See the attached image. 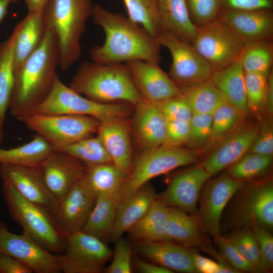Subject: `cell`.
Listing matches in <instances>:
<instances>
[{"label":"cell","instance_id":"cell-21","mask_svg":"<svg viewBox=\"0 0 273 273\" xmlns=\"http://www.w3.org/2000/svg\"><path fill=\"white\" fill-rule=\"evenodd\" d=\"M134 249L140 255L172 272L196 273L193 249L174 242L135 241Z\"/></svg>","mask_w":273,"mask_h":273},{"label":"cell","instance_id":"cell-49","mask_svg":"<svg viewBox=\"0 0 273 273\" xmlns=\"http://www.w3.org/2000/svg\"><path fill=\"white\" fill-rule=\"evenodd\" d=\"M248 152L266 156L273 154V125L270 118L263 121L248 150Z\"/></svg>","mask_w":273,"mask_h":273},{"label":"cell","instance_id":"cell-32","mask_svg":"<svg viewBox=\"0 0 273 273\" xmlns=\"http://www.w3.org/2000/svg\"><path fill=\"white\" fill-rule=\"evenodd\" d=\"M55 150L42 137L36 134L29 142L10 148L0 147V164L39 167Z\"/></svg>","mask_w":273,"mask_h":273},{"label":"cell","instance_id":"cell-2","mask_svg":"<svg viewBox=\"0 0 273 273\" xmlns=\"http://www.w3.org/2000/svg\"><path fill=\"white\" fill-rule=\"evenodd\" d=\"M59 64L55 34L46 29L37 48L15 71L9 109L17 119L31 113L51 90Z\"/></svg>","mask_w":273,"mask_h":273},{"label":"cell","instance_id":"cell-24","mask_svg":"<svg viewBox=\"0 0 273 273\" xmlns=\"http://www.w3.org/2000/svg\"><path fill=\"white\" fill-rule=\"evenodd\" d=\"M133 107V132L142 150L164 145L167 121L158 105L142 98Z\"/></svg>","mask_w":273,"mask_h":273},{"label":"cell","instance_id":"cell-45","mask_svg":"<svg viewBox=\"0 0 273 273\" xmlns=\"http://www.w3.org/2000/svg\"><path fill=\"white\" fill-rule=\"evenodd\" d=\"M112 260L103 272L105 273H130L132 272V250L130 244L122 237L115 243Z\"/></svg>","mask_w":273,"mask_h":273},{"label":"cell","instance_id":"cell-29","mask_svg":"<svg viewBox=\"0 0 273 273\" xmlns=\"http://www.w3.org/2000/svg\"><path fill=\"white\" fill-rule=\"evenodd\" d=\"M163 32L192 44L198 26L192 21L186 0H157Z\"/></svg>","mask_w":273,"mask_h":273},{"label":"cell","instance_id":"cell-19","mask_svg":"<svg viewBox=\"0 0 273 273\" xmlns=\"http://www.w3.org/2000/svg\"><path fill=\"white\" fill-rule=\"evenodd\" d=\"M258 128V125L236 128L219 142L199 164L211 176L230 167L248 152Z\"/></svg>","mask_w":273,"mask_h":273},{"label":"cell","instance_id":"cell-55","mask_svg":"<svg viewBox=\"0 0 273 273\" xmlns=\"http://www.w3.org/2000/svg\"><path fill=\"white\" fill-rule=\"evenodd\" d=\"M265 111L271 116L273 112V73L271 70L267 75V89Z\"/></svg>","mask_w":273,"mask_h":273},{"label":"cell","instance_id":"cell-46","mask_svg":"<svg viewBox=\"0 0 273 273\" xmlns=\"http://www.w3.org/2000/svg\"><path fill=\"white\" fill-rule=\"evenodd\" d=\"M156 104L166 120L190 121L193 114L189 102L181 93Z\"/></svg>","mask_w":273,"mask_h":273},{"label":"cell","instance_id":"cell-22","mask_svg":"<svg viewBox=\"0 0 273 273\" xmlns=\"http://www.w3.org/2000/svg\"><path fill=\"white\" fill-rule=\"evenodd\" d=\"M96 201L82 187L80 180L58 201L54 215L66 236L82 230Z\"/></svg>","mask_w":273,"mask_h":273},{"label":"cell","instance_id":"cell-56","mask_svg":"<svg viewBox=\"0 0 273 273\" xmlns=\"http://www.w3.org/2000/svg\"><path fill=\"white\" fill-rule=\"evenodd\" d=\"M28 12L43 11L49 0H22Z\"/></svg>","mask_w":273,"mask_h":273},{"label":"cell","instance_id":"cell-57","mask_svg":"<svg viewBox=\"0 0 273 273\" xmlns=\"http://www.w3.org/2000/svg\"><path fill=\"white\" fill-rule=\"evenodd\" d=\"M18 0H0V23L5 17L9 6Z\"/></svg>","mask_w":273,"mask_h":273},{"label":"cell","instance_id":"cell-15","mask_svg":"<svg viewBox=\"0 0 273 273\" xmlns=\"http://www.w3.org/2000/svg\"><path fill=\"white\" fill-rule=\"evenodd\" d=\"M159 62L135 60L125 63L142 97L159 103L181 93L179 87L160 67Z\"/></svg>","mask_w":273,"mask_h":273},{"label":"cell","instance_id":"cell-39","mask_svg":"<svg viewBox=\"0 0 273 273\" xmlns=\"http://www.w3.org/2000/svg\"><path fill=\"white\" fill-rule=\"evenodd\" d=\"M211 115V135L206 148L209 150L213 148L223 138L235 130L243 116L236 108L226 101Z\"/></svg>","mask_w":273,"mask_h":273},{"label":"cell","instance_id":"cell-48","mask_svg":"<svg viewBox=\"0 0 273 273\" xmlns=\"http://www.w3.org/2000/svg\"><path fill=\"white\" fill-rule=\"evenodd\" d=\"M213 239L219 254L232 267L238 271L255 272L254 268L241 254L230 238L219 234Z\"/></svg>","mask_w":273,"mask_h":273},{"label":"cell","instance_id":"cell-30","mask_svg":"<svg viewBox=\"0 0 273 273\" xmlns=\"http://www.w3.org/2000/svg\"><path fill=\"white\" fill-rule=\"evenodd\" d=\"M224 99L243 116L248 112L247 105L244 71L240 59L231 65L213 71L210 78Z\"/></svg>","mask_w":273,"mask_h":273},{"label":"cell","instance_id":"cell-31","mask_svg":"<svg viewBox=\"0 0 273 273\" xmlns=\"http://www.w3.org/2000/svg\"><path fill=\"white\" fill-rule=\"evenodd\" d=\"M169 207L157 197L145 215L127 232L135 241L167 240Z\"/></svg>","mask_w":273,"mask_h":273},{"label":"cell","instance_id":"cell-7","mask_svg":"<svg viewBox=\"0 0 273 273\" xmlns=\"http://www.w3.org/2000/svg\"><path fill=\"white\" fill-rule=\"evenodd\" d=\"M130 106L124 102L101 103L88 99L66 86L57 74L48 95L31 113L87 116L101 122L128 117Z\"/></svg>","mask_w":273,"mask_h":273},{"label":"cell","instance_id":"cell-50","mask_svg":"<svg viewBox=\"0 0 273 273\" xmlns=\"http://www.w3.org/2000/svg\"><path fill=\"white\" fill-rule=\"evenodd\" d=\"M166 139L164 145L180 146L186 144L190 133V121L166 120Z\"/></svg>","mask_w":273,"mask_h":273},{"label":"cell","instance_id":"cell-44","mask_svg":"<svg viewBox=\"0 0 273 273\" xmlns=\"http://www.w3.org/2000/svg\"><path fill=\"white\" fill-rule=\"evenodd\" d=\"M189 14L197 26L208 23L218 18L222 0H186Z\"/></svg>","mask_w":273,"mask_h":273},{"label":"cell","instance_id":"cell-58","mask_svg":"<svg viewBox=\"0 0 273 273\" xmlns=\"http://www.w3.org/2000/svg\"><path fill=\"white\" fill-rule=\"evenodd\" d=\"M2 130L0 129V143L2 141V137H3V133H2Z\"/></svg>","mask_w":273,"mask_h":273},{"label":"cell","instance_id":"cell-6","mask_svg":"<svg viewBox=\"0 0 273 273\" xmlns=\"http://www.w3.org/2000/svg\"><path fill=\"white\" fill-rule=\"evenodd\" d=\"M199 158L198 151L180 146L162 145L141 150L132 160L130 171L120 195L119 203L150 179L178 167L195 163Z\"/></svg>","mask_w":273,"mask_h":273},{"label":"cell","instance_id":"cell-20","mask_svg":"<svg viewBox=\"0 0 273 273\" xmlns=\"http://www.w3.org/2000/svg\"><path fill=\"white\" fill-rule=\"evenodd\" d=\"M218 18L226 23L246 43L272 40V9H222Z\"/></svg>","mask_w":273,"mask_h":273},{"label":"cell","instance_id":"cell-8","mask_svg":"<svg viewBox=\"0 0 273 273\" xmlns=\"http://www.w3.org/2000/svg\"><path fill=\"white\" fill-rule=\"evenodd\" d=\"M56 151L97 133L98 119L87 116L31 113L17 119Z\"/></svg>","mask_w":273,"mask_h":273},{"label":"cell","instance_id":"cell-51","mask_svg":"<svg viewBox=\"0 0 273 273\" xmlns=\"http://www.w3.org/2000/svg\"><path fill=\"white\" fill-rule=\"evenodd\" d=\"M193 260L198 272L232 273L233 268L227 262L215 261L203 256L195 251Z\"/></svg>","mask_w":273,"mask_h":273},{"label":"cell","instance_id":"cell-41","mask_svg":"<svg viewBox=\"0 0 273 273\" xmlns=\"http://www.w3.org/2000/svg\"><path fill=\"white\" fill-rule=\"evenodd\" d=\"M267 75L244 72L247 107L248 111L256 115H259L262 111H265Z\"/></svg>","mask_w":273,"mask_h":273},{"label":"cell","instance_id":"cell-36","mask_svg":"<svg viewBox=\"0 0 273 273\" xmlns=\"http://www.w3.org/2000/svg\"><path fill=\"white\" fill-rule=\"evenodd\" d=\"M240 61L244 72L268 75L272 70L273 63L272 40L247 43Z\"/></svg>","mask_w":273,"mask_h":273},{"label":"cell","instance_id":"cell-37","mask_svg":"<svg viewBox=\"0 0 273 273\" xmlns=\"http://www.w3.org/2000/svg\"><path fill=\"white\" fill-rule=\"evenodd\" d=\"M128 18L158 38L163 32L157 0H122Z\"/></svg>","mask_w":273,"mask_h":273},{"label":"cell","instance_id":"cell-1","mask_svg":"<svg viewBox=\"0 0 273 273\" xmlns=\"http://www.w3.org/2000/svg\"><path fill=\"white\" fill-rule=\"evenodd\" d=\"M91 16L105 35L104 43L90 51L93 61L102 64L135 60L159 62L160 45L143 27L127 17L94 5Z\"/></svg>","mask_w":273,"mask_h":273},{"label":"cell","instance_id":"cell-18","mask_svg":"<svg viewBox=\"0 0 273 273\" xmlns=\"http://www.w3.org/2000/svg\"><path fill=\"white\" fill-rule=\"evenodd\" d=\"M39 167L47 188L58 201L81 179L86 166L67 154L55 151Z\"/></svg>","mask_w":273,"mask_h":273},{"label":"cell","instance_id":"cell-35","mask_svg":"<svg viewBox=\"0 0 273 273\" xmlns=\"http://www.w3.org/2000/svg\"><path fill=\"white\" fill-rule=\"evenodd\" d=\"M12 34L0 43V129L2 130L13 91L15 68Z\"/></svg>","mask_w":273,"mask_h":273},{"label":"cell","instance_id":"cell-5","mask_svg":"<svg viewBox=\"0 0 273 273\" xmlns=\"http://www.w3.org/2000/svg\"><path fill=\"white\" fill-rule=\"evenodd\" d=\"M3 194L11 217L24 233L54 254L63 252L66 236L53 213L24 198L8 183L3 182Z\"/></svg>","mask_w":273,"mask_h":273},{"label":"cell","instance_id":"cell-43","mask_svg":"<svg viewBox=\"0 0 273 273\" xmlns=\"http://www.w3.org/2000/svg\"><path fill=\"white\" fill-rule=\"evenodd\" d=\"M243 257L258 272L260 260L259 245L252 230L242 229L235 232L229 238Z\"/></svg>","mask_w":273,"mask_h":273},{"label":"cell","instance_id":"cell-10","mask_svg":"<svg viewBox=\"0 0 273 273\" xmlns=\"http://www.w3.org/2000/svg\"><path fill=\"white\" fill-rule=\"evenodd\" d=\"M112 254L104 241L81 231L67 235L63 252L56 255L61 272L100 273Z\"/></svg>","mask_w":273,"mask_h":273},{"label":"cell","instance_id":"cell-17","mask_svg":"<svg viewBox=\"0 0 273 273\" xmlns=\"http://www.w3.org/2000/svg\"><path fill=\"white\" fill-rule=\"evenodd\" d=\"M0 175L3 182L11 185L24 198L54 214L58 200L47 188L39 167L2 163Z\"/></svg>","mask_w":273,"mask_h":273},{"label":"cell","instance_id":"cell-28","mask_svg":"<svg viewBox=\"0 0 273 273\" xmlns=\"http://www.w3.org/2000/svg\"><path fill=\"white\" fill-rule=\"evenodd\" d=\"M127 174L112 163L86 166L80 180L84 189L96 199L101 196H119Z\"/></svg>","mask_w":273,"mask_h":273},{"label":"cell","instance_id":"cell-9","mask_svg":"<svg viewBox=\"0 0 273 273\" xmlns=\"http://www.w3.org/2000/svg\"><path fill=\"white\" fill-rule=\"evenodd\" d=\"M246 44L226 23L217 18L198 27L192 44L215 71L239 60Z\"/></svg>","mask_w":273,"mask_h":273},{"label":"cell","instance_id":"cell-25","mask_svg":"<svg viewBox=\"0 0 273 273\" xmlns=\"http://www.w3.org/2000/svg\"><path fill=\"white\" fill-rule=\"evenodd\" d=\"M153 187L145 184L117 207L114 222L109 239L115 243L148 212L157 198Z\"/></svg>","mask_w":273,"mask_h":273},{"label":"cell","instance_id":"cell-4","mask_svg":"<svg viewBox=\"0 0 273 273\" xmlns=\"http://www.w3.org/2000/svg\"><path fill=\"white\" fill-rule=\"evenodd\" d=\"M93 7L92 0H49L43 10L46 29L56 37L63 71L80 58L81 39Z\"/></svg>","mask_w":273,"mask_h":273},{"label":"cell","instance_id":"cell-26","mask_svg":"<svg viewBox=\"0 0 273 273\" xmlns=\"http://www.w3.org/2000/svg\"><path fill=\"white\" fill-rule=\"evenodd\" d=\"M196 215L169 207L166 236L171 241L189 248L206 252L211 247Z\"/></svg>","mask_w":273,"mask_h":273},{"label":"cell","instance_id":"cell-54","mask_svg":"<svg viewBox=\"0 0 273 273\" xmlns=\"http://www.w3.org/2000/svg\"><path fill=\"white\" fill-rule=\"evenodd\" d=\"M136 270L141 273H172L170 269L148 260L135 256L132 259Z\"/></svg>","mask_w":273,"mask_h":273},{"label":"cell","instance_id":"cell-52","mask_svg":"<svg viewBox=\"0 0 273 273\" xmlns=\"http://www.w3.org/2000/svg\"><path fill=\"white\" fill-rule=\"evenodd\" d=\"M273 0H222V9H272Z\"/></svg>","mask_w":273,"mask_h":273},{"label":"cell","instance_id":"cell-33","mask_svg":"<svg viewBox=\"0 0 273 273\" xmlns=\"http://www.w3.org/2000/svg\"><path fill=\"white\" fill-rule=\"evenodd\" d=\"M119 203V196L117 195L98 197L81 231L103 241L109 239Z\"/></svg>","mask_w":273,"mask_h":273},{"label":"cell","instance_id":"cell-27","mask_svg":"<svg viewBox=\"0 0 273 273\" xmlns=\"http://www.w3.org/2000/svg\"><path fill=\"white\" fill-rule=\"evenodd\" d=\"M46 31L43 11L28 12L16 26L12 33L15 71L37 48Z\"/></svg>","mask_w":273,"mask_h":273},{"label":"cell","instance_id":"cell-16","mask_svg":"<svg viewBox=\"0 0 273 273\" xmlns=\"http://www.w3.org/2000/svg\"><path fill=\"white\" fill-rule=\"evenodd\" d=\"M211 176L199 164L181 171L169 181L157 198L169 207L195 215L203 186Z\"/></svg>","mask_w":273,"mask_h":273},{"label":"cell","instance_id":"cell-23","mask_svg":"<svg viewBox=\"0 0 273 273\" xmlns=\"http://www.w3.org/2000/svg\"><path fill=\"white\" fill-rule=\"evenodd\" d=\"M127 117L100 122L96 134L102 141L112 163L128 174L132 163L130 125Z\"/></svg>","mask_w":273,"mask_h":273},{"label":"cell","instance_id":"cell-47","mask_svg":"<svg viewBox=\"0 0 273 273\" xmlns=\"http://www.w3.org/2000/svg\"><path fill=\"white\" fill-rule=\"evenodd\" d=\"M252 230L259 245L260 260L258 272L270 271L273 267V237L267 229L259 225H254Z\"/></svg>","mask_w":273,"mask_h":273},{"label":"cell","instance_id":"cell-42","mask_svg":"<svg viewBox=\"0 0 273 273\" xmlns=\"http://www.w3.org/2000/svg\"><path fill=\"white\" fill-rule=\"evenodd\" d=\"M211 114L193 113L190 121V133L186 143L190 149H206L211 135Z\"/></svg>","mask_w":273,"mask_h":273},{"label":"cell","instance_id":"cell-53","mask_svg":"<svg viewBox=\"0 0 273 273\" xmlns=\"http://www.w3.org/2000/svg\"><path fill=\"white\" fill-rule=\"evenodd\" d=\"M0 273H32V271L13 256L0 252Z\"/></svg>","mask_w":273,"mask_h":273},{"label":"cell","instance_id":"cell-3","mask_svg":"<svg viewBox=\"0 0 273 273\" xmlns=\"http://www.w3.org/2000/svg\"><path fill=\"white\" fill-rule=\"evenodd\" d=\"M69 86L86 98L101 103L124 102L134 107L143 98L123 63L83 62Z\"/></svg>","mask_w":273,"mask_h":273},{"label":"cell","instance_id":"cell-11","mask_svg":"<svg viewBox=\"0 0 273 273\" xmlns=\"http://www.w3.org/2000/svg\"><path fill=\"white\" fill-rule=\"evenodd\" d=\"M157 40L170 53L172 62L168 75L178 87L210 79L212 67L192 44L168 32H162Z\"/></svg>","mask_w":273,"mask_h":273},{"label":"cell","instance_id":"cell-14","mask_svg":"<svg viewBox=\"0 0 273 273\" xmlns=\"http://www.w3.org/2000/svg\"><path fill=\"white\" fill-rule=\"evenodd\" d=\"M233 211V220L239 229L259 225L273 226V184L271 179L255 183L242 194Z\"/></svg>","mask_w":273,"mask_h":273},{"label":"cell","instance_id":"cell-34","mask_svg":"<svg viewBox=\"0 0 273 273\" xmlns=\"http://www.w3.org/2000/svg\"><path fill=\"white\" fill-rule=\"evenodd\" d=\"M179 88L193 113L212 114L226 101L210 79L187 84Z\"/></svg>","mask_w":273,"mask_h":273},{"label":"cell","instance_id":"cell-40","mask_svg":"<svg viewBox=\"0 0 273 273\" xmlns=\"http://www.w3.org/2000/svg\"><path fill=\"white\" fill-rule=\"evenodd\" d=\"M271 163L272 156L248 152L230 166L228 174L243 182L265 173L271 166Z\"/></svg>","mask_w":273,"mask_h":273},{"label":"cell","instance_id":"cell-13","mask_svg":"<svg viewBox=\"0 0 273 273\" xmlns=\"http://www.w3.org/2000/svg\"><path fill=\"white\" fill-rule=\"evenodd\" d=\"M0 252L10 255L28 267L32 272H61L57 255L23 232L10 231L0 222Z\"/></svg>","mask_w":273,"mask_h":273},{"label":"cell","instance_id":"cell-12","mask_svg":"<svg viewBox=\"0 0 273 273\" xmlns=\"http://www.w3.org/2000/svg\"><path fill=\"white\" fill-rule=\"evenodd\" d=\"M243 186V181L226 174L211 180L201 190L195 215L205 234L213 238L220 234L222 212L231 198Z\"/></svg>","mask_w":273,"mask_h":273},{"label":"cell","instance_id":"cell-38","mask_svg":"<svg viewBox=\"0 0 273 273\" xmlns=\"http://www.w3.org/2000/svg\"><path fill=\"white\" fill-rule=\"evenodd\" d=\"M59 151L76 158L86 166L112 163L109 155L97 134L82 139Z\"/></svg>","mask_w":273,"mask_h":273}]
</instances>
